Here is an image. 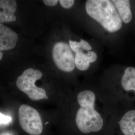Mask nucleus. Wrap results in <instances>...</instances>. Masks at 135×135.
<instances>
[{
    "instance_id": "f257e3e1",
    "label": "nucleus",
    "mask_w": 135,
    "mask_h": 135,
    "mask_svg": "<svg viewBox=\"0 0 135 135\" xmlns=\"http://www.w3.org/2000/svg\"><path fill=\"white\" fill-rule=\"evenodd\" d=\"M96 95L90 90H84L77 96L80 105L76 115V123L78 129L85 134L101 130L104 121L100 114L95 109Z\"/></svg>"
},
{
    "instance_id": "f03ea898",
    "label": "nucleus",
    "mask_w": 135,
    "mask_h": 135,
    "mask_svg": "<svg viewBox=\"0 0 135 135\" xmlns=\"http://www.w3.org/2000/svg\"><path fill=\"white\" fill-rule=\"evenodd\" d=\"M87 14L110 33L119 31L123 22L112 1L89 0L85 4Z\"/></svg>"
},
{
    "instance_id": "7ed1b4c3",
    "label": "nucleus",
    "mask_w": 135,
    "mask_h": 135,
    "mask_svg": "<svg viewBox=\"0 0 135 135\" xmlns=\"http://www.w3.org/2000/svg\"><path fill=\"white\" fill-rule=\"evenodd\" d=\"M42 76V73L39 70L27 69L18 78L16 81L17 87L20 91L27 95L32 101H38L43 99H48V97L46 91L35 85L36 81L41 79Z\"/></svg>"
},
{
    "instance_id": "20e7f679",
    "label": "nucleus",
    "mask_w": 135,
    "mask_h": 135,
    "mask_svg": "<svg viewBox=\"0 0 135 135\" xmlns=\"http://www.w3.org/2000/svg\"><path fill=\"white\" fill-rule=\"evenodd\" d=\"M20 124L22 129L31 135H40L43 131V124L39 112L32 107L23 104L18 111Z\"/></svg>"
},
{
    "instance_id": "39448f33",
    "label": "nucleus",
    "mask_w": 135,
    "mask_h": 135,
    "mask_svg": "<svg viewBox=\"0 0 135 135\" xmlns=\"http://www.w3.org/2000/svg\"><path fill=\"white\" fill-rule=\"evenodd\" d=\"M75 53L69 44L58 42L55 44L52 50V58L57 67L64 72H73L75 68Z\"/></svg>"
},
{
    "instance_id": "423d86ee",
    "label": "nucleus",
    "mask_w": 135,
    "mask_h": 135,
    "mask_svg": "<svg viewBox=\"0 0 135 135\" xmlns=\"http://www.w3.org/2000/svg\"><path fill=\"white\" fill-rule=\"evenodd\" d=\"M17 34L4 25L0 24V51L10 50L16 46Z\"/></svg>"
},
{
    "instance_id": "0eeeda50",
    "label": "nucleus",
    "mask_w": 135,
    "mask_h": 135,
    "mask_svg": "<svg viewBox=\"0 0 135 135\" xmlns=\"http://www.w3.org/2000/svg\"><path fill=\"white\" fill-rule=\"evenodd\" d=\"M17 8V2L15 0H0V24L15 21Z\"/></svg>"
},
{
    "instance_id": "6e6552de",
    "label": "nucleus",
    "mask_w": 135,
    "mask_h": 135,
    "mask_svg": "<svg viewBox=\"0 0 135 135\" xmlns=\"http://www.w3.org/2000/svg\"><path fill=\"white\" fill-rule=\"evenodd\" d=\"M98 56L93 51H80L75 54L76 67L79 70L85 71L89 69L91 63L95 62Z\"/></svg>"
},
{
    "instance_id": "1a4fd4ad",
    "label": "nucleus",
    "mask_w": 135,
    "mask_h": 135,
    "mask_svg": "<svg viewBox=\"0 0 135 135\" xmlns=\"http://www.w3.org/2000/svg\"><path fill=\"white\" fill-rule=\"evenodd\" d=\"M124 135H135V110L127 112L119 123Z\"/></svg>"
},
{
    "instance_id": "9d476101",
    "label": "nucleus",
    "mask_w": 135,
    "mask_h": 135,
    "mask_svg": "<svg viewBox=\"0 0 135 135\" xmlns=\"http://www.w3.org/2000/svg\"><path fill=\"white\" fill-rule=\"evenodd\" d=\"M123 23L128 24L132 19V13L131 9L130 1L128 0H113Z\"/></svg>"
},
{
    "instance_id": "9b49d317",
    "label": "nucleus",
    "mask_w": 135,
    "mask_h": 135,
    "mask_svg": "<svg viewBox=\"0 0 135 135\" xmlns=\"http://www.w3.org/2000/svg\"><path fill=\"white\" fill-rule=\"evenodd\" d=\"M121 85L126 91L135 92V68L128 67L124 71L121 79Z\"/></svg>"
},
{
    "instance_id": "f8f14e48",
    "label": "nucleus",
    "mask_w": 135,
    "mask_h": 135,
    "mask_svg": "<svg viewBox=\"0 0 135 135\" xmlns=\"http://www.w3.org/2000/svg\"><path fill=\"white\" fill-rule=\"evenodd\" d=\"M69 44L73 52L75 54L80 51H89L92 50V46L88 41L84 39H81L79 41L70 40Z\"/></svg>"
},
{
    "instance_id": "ddd939ff",
    "label": "nucleus",
    "mask_w": 135,
    "mask_h": 135,
    "mask_svg": "<svg viewBox=\"0 0 135 135\" xmlns=\"http://www.w3.org/2000/svg\"><path fill=\"white\" fill-rule=\"evenodd\" d=\"M60 4L65 9H70L74 5L75 1L74 0H60L59 1Z\"/></svg>"
},
{
    "instance_id": "4468645a",
    "label": "nucleus",
    "mask_w": 135,
    "mask_h": 135,
    "mask_svg": "<svg viewBox=\"0 0 135 135\" xmlns=\"http://www.w3.org/2000/svg\"><path fill=\"white\" fill-rule=\"evenodd\" d=\"M12 120L11 117L9 116H6L0 113V124H7Z\"/></svg>"
},
{
    "instance_id": "2eb2a0df",
    "label": "nucleus",
    "mask_w": 135,
    "mask_h": 135,
    "mask_svg": "<svg viewBox=\"0 0 135 135\" xmlns=\"http://www.w3.org/2000/svg\"><path fill=\"white\" fill-rule=\"evenodd\" d=\"M43 2L45 5L47 6L54 7L58 4L59 1L58 0H44L43 1Z\"/></svg>"
},
{
    "instance_id": "dca6fc26",
    "label": "nucleus",
    "mask_w": 135,
    "mask_h": 135,
    "mask_svg": "<svg viewBox=\"0 0 135 135\" xmlns=\"http://www.w3.org/2000/svg\"><path fill=\"white\" fill-rule=\"evenodd\" d=\"M3 56V53L0 51V61L2 59Z\"/></svg>"
}]
</instances>
